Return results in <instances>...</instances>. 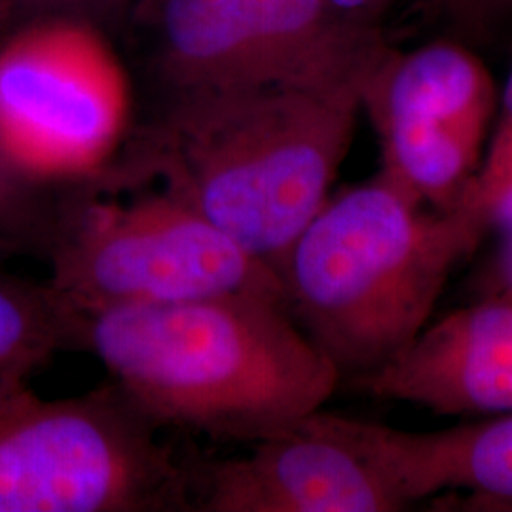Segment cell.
<instances>
[{
    "instance_id": "6da1fadb",
    "label": "cell",
    "mask_w": 512,
    "mask_h": 512,
    "mask_svg": "<svg viewBox=\"0 0 512 512\" xmlns=\"http://www.w3.org/2000/svg\"><path fill=\"white\" fill-rule=\"evenodd\" d=\"M82 342L156 429L213 439L270 437L342 382L285 302L256 294L93 313Z\"/></svg>"
},
{
    "instance_id": "7a4b0ae2",
    "label": "cell",
    "mask_w": 512,
    "mask_h": 512,
    "mask_svg": "<svg viewBox=\"0 0 512 512\" xmlns=\"http://www.w3.org/2000/svg\"><path fill=\"white\" fill-rule=\"evenodd\" d=\"M361 93L294 86L173 93L133 171L160 177L277 272L332 194Z\"/></svg>"
},
{
    "instance_id": "3957f363",
    "label": "cell",
    "mask_w": 512,
    "mask_h": 512,
    "mask_svg": "<svg viewBox=\"0 0 512 512\" xmlns=\"http://www.w3.org/2000/svg\"><path fill=\"white\" fill-rule=\"evenodd\" d=\"M486 236L471 209L437 211L380 169L330 194L277 275L296 325L355 384L420 336Z\"/></svg>"
},
{
    "instance_id": "277c9868",
    "label": "cell",
    "mask_w": 512,
    "mask_h": 512,
    "mask_svg": "<svg viewBox=\"0 0 512 512\" xmlns=\"http://www.w3.org/2000/svg\"><path fill=\"white\" fill-rule=\"evenodd\" d=\"M114 384L46 399L0 380V512L190 509V478Z\"/></svg>"
},
{
    "instance_id": "5b68a950",
    "label": "cell",
    "mask_w": 512,
    "mask_h": 512,
    "mask_svg": "<svg viewBox=\"0 0 512 512\" xmlns=\"http://www.w3.org/2000/svg\"><path fill=\"white\" fill-rule=\"evenodd\" d=\"M46 253L50 289L82 317L224 294L285 302L274 268L165 190L131 203L61 202Z\"/></svg>"
},
{
    "instance_id": "8992f818",
    "label": "cell",
    "mask_w": 512,
    "mask_h": 512,
    "mask_svg": "<svg viewBox=\"0 0 512 512\" xmlns=\"http://www.w3.org/2000/svg\"><path fill=\"white\" fill-rule=\"evenodd\" d=\"M173 93L294 86L363 92L389 50L327 0H145Z\"/></svg>"
},
{
    "instance_id": "52a82bcc",
    "label": "cell",
    "mask_w": 512,
    "mask_h": 512,
    "mask_svg": "<svg viewBox=\"0 0 512 512\" xmlns=\"http://www.w3.org/2000/svg\"><path fill=\"white\" fill-rule=\"evenodd\" d=\"M382 171L437 211H458L478 175L499 112L494 78L459 42L387 50L361 92Z\"/></svg>"
},
{
    "instance_id": "ba28073f",
    "label": "cell",
    "mask_w": 512,
    "mask_h": 512,
    "mask_svg": "<svg viewBox=\"0 0 512 512\" xmlns=\"http://www.w3.org/2000/svg\"><path fill=\"white\" fill-rule=\"evenodd\" d=\"M126 109L118 63L74 19H31L0 48V135L37 177L95 169L120 137Z\"/></svg>"
},
{
    "instance_id": "9c48e42d",
    "label": "cell",
    "mask_w": 512,
    "mask_h": 512,
    "mask_svg": "<svg viewBox=\"0 0 512 512\" xmlns=\"http://www.w3.org/2000/svg\"><path fill=\"white\" fill-rule=\"evenodd\" d=\"M203 512H399L406 501L385 465L376 423L325 412L256 440L243 458L205 469Z\"/></svg>"
},
{
    "instance_id": "30bf717a",
    "label": "cell",
    "mask_w": 512,
    "mask_h": 512,
    "mask_svg": "<svg viewBox=\"0 0 512 512\" xmlns=\"http://www.w3.org/2000/svg\"><path fill=\"white\" fill-rule=\"evenodd\" d=\"M355 385L435 416L512 414V300L480 296L431 321L403 353Z\"/></svg>"
},
{
    "instance_id": "8fae6325",
    "label": "cell",
    "mask_w": 512,
    "mask_h": 512,
    "mask_svg": "<svg viewBox=\"0 0 512 512\" xmlns=\"http://www.w3.org/2000/svg\"><path fill=\"white\" fill-rule=\"evenodd\" d=\"M378 442L410 505L448 494L463 511L512 512V414L440 431L378 423Z\"/></svg>"
},
{
    "instance_id": "7c38bea8",
    "label": "cell",
    "mask_w": 512,
    "mask_h": 512,
    "mask_svg": "<svg viewBox=\"0 0 512 512\" xmlns=\"http://www.w3.org/2000/svg\"><path fill=\"white\" fill-rule=\"evenodd\" d=\"M84 317L65 306L48 283L0 272V380L27 376L55 353L84 348Z\"/></svg>"
},
{
    "instance_id": "4fadbf2b",
    "label": "cell",
    "mask_w": 512,
    "mask_h": 512,
    "mask_svg": "<svg viewBox=\"0 0 512 512\" xmlns=\"http://www.w3.org/2000/svg\"><path fill=\"white\" fill-rule=\"evenodd\" d=\"M52 181L19 164L0 135V251L48 249L59 205L50 196Z\"/></svg>"
},
{
    "instance_id": "5bb4252c",
    "label": "cell",
    "mask_w": 512,
    "mask_h": 512,
    "mask_svg": "<svg viewBox=\"0 0 512 512\" xmlns=\"http://www.w3.org/2000/svg\"><path fill=\"white\" fill-rule=\"evenodd\" d=\"M461 207L471 209L488 234L499 238L512 232V128L495 126Z\"/></svg>"
},
{
    "instance_id": "9a60e30c",
    "label": "cell",
    "mask_w": 512,
    "mask_h": 512,
    "mask_svg": "<svg viewBox=\"0 0 512 512\" xmlns=\"http://www.w3.org/2000/svg\"><path fill=\"white\" fill-rule=\"evenodd\" d=\"M440 4L469 31H486L512 18V0H440Z\"/></svg>"
},
{
    "instance_id": "2e32d148",
    "label": "cell",
    "mask_w": 512,
    "mask_h": 512,
    "mask_svg": "<svg viewBox=\"0 0 512 512\" xmlns=\"http://www.w3.org/2000/svg\"><path fill=\"white\" fill-rule=\"evenodd\" d=\"M116 2L120 0H0V8L31 19L65 18L69 12L99 10Z\"/></svg>"
},
{
    "instance_id": "e0dca14e",
    "label": "cell",
    "mask_w": 512,
    "mask_h": 512,
    "mask_svg": "<svg viewBox=\"0 0 512 512\" xmlns=\"http://www.w3.org/2000/svg\"><path fill=\"white\" fill-rule=\"evenodd\" d=\"M480 296L512 300V232L499 236V245L480 275Z\"/></svg>"
},
{
    "instance_id": "ac0fdd59",
    "label": "cell",
    "mask_w": 512,
    "mask_h": 512,
    "mask_svg": "<svg viewBox=\"0 0 512 512\" xmlns=\"http://www.w3.org/2000/svg\"><path fill=\"white\" fill-rule=\"evenodd\" d=\"M330 8L355 25L378 29V21L395 0H327Z\"/></svg>"
},
{
    "instance_id": "d6986e66",
    "label": "cell",
    "mask_w": 512,
    "mask_h": 512,
    "mask_svg": "<svg viewBox=\"0 0 512 512\" xmlns=\"http://www.w3.org/2000/svg\"><path fill=\"white\" fill-rule=\"evenodd\" d=\"M495 126L512 128V67L507 80L499 92V114L495 120Z\"/></svg>"
}]
</instances>
